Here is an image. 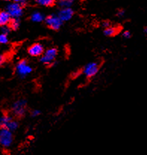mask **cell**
<instances>
[{
	"instance_id": "6da1fadb",
	"label": "cell",
	"mask_w": 147,
	"mask_h": 155,
	"mask_svg": "<svg viewBox=\"0 0 147 155\" xmlns=\"http://www.w3.org/2000/svg\"><path fill=\"white\" fill-rule=\"evenodd\" d=\"M13 134L11 130L5 127L0 129V145L4 148H8L13 143Z\"/></svg>"
},
{
	"instance_id": "7a4b0ae2",
	"label": "cell",
	"mask_w": 147,
	"mask_h": 155,
	"mask_svg": "<svg viewBox=\"0 0 147 155\" xmlns=\"http://www.w3.org/2000/svg\"><path fill=\"white\" fill-rule=\"evenodd\" d=\"M32 71V68L28 64L26 60H22L16 66V72L20 78H25L29 75Z\"/></svg>"
},
{
	"instance_id": "3957f363",
	"label": "cell",
	"mask_w": 147,
	"mask_h": 155,
	"mask_svg": "<svg viewBox=\"0 0 147 155\" xmlns=\"http://www.w3.org/2000/svg\"><path fill=\"white\" fill-rule=\"evenodd\" d=\"M57 55H58V50L56 48L48 49L40 56V62L44 64H46V65H50L54 62Z\"/></svg>"
},
{
	"instance_id": "277c9868",
	"label": "cell",
	"mask_w": 147,
	"mask_h": 155,
	"mask_svg": "<svg viewBox=\"0 0 147 155\" xmlns=\"http://www.w3.org/2000/svg\"><path fill=\"white\" fill-rule=\"evenodd\" d=\"M6 11L10 14L11 18H20L23 14V5L16 2L10 3L7 6Z\"/></svg>"
},
{
	"instance_id": "5b68a950",
	"label": "cell",
	"mask_w": 147,
	"mask_h": 155,
	"mask_svg": "<svg viewBox=\"0 0 147 155\" xmlns=\"http://www.w3.org/2000/svg\"><path fill=\"white\" fill-rule=\"evenodd\" d=\"M27 102L26 100L20 99L14 102L12 105V113L16 116L21 117L26 113Z\"/></svg>"
},
{
	"instance_id": "8992f818",
	"label": "cell",
	"mask_w": 147,
	"mask_h": 155,
	"mask_svg": "<svg viewBox=\"0 0 147 155\" xmlns=\"http://www.w3.org/2000/svg\"><path fill=\"white\" fill-rule=\"evenodd\" d=\"M46 23L50 28L53 30H58L62 26L63 21L58 15L52 14L45 19Z\"/></svg>"
},
{
	"instance_id": "52a82bcc",
	"label": "cell",
	"mask_w": 147,
	"mask_h": 155,
	"mask_svg": "<svg viewBox=\"0 0 147 155\" xmlns=\"http://www.w3.org/2000/svg\"><path fill=\"white\" fill-rule=\"evenodd\" d=\"M99 64L96 61L88 63L85 66L83 69V74L87 77H93L99 72Z\"/></svg>"
},
{
	"instance_id": "ba28073f",
	"label": "cell",
	"mask_w": 147,
	"mask_h": 155,
	"mask_svg": "<svg viewBox=\"0 0 147 155\" xmlns=\"http://www.w3.org/2000/svg\"><path fill=\"white\" fill-rule=\"evenodd\" d=\"M28 54L33 57L41 56L44 52L43 46L40 43H36L28 48Z\"/></svg>"
},
{
	"instance_id": "9c48e42d",
	"label": "cell",
	"mask_w": 147,
	"mask_h": 155,
	"mask_svg": "<svg viewBox=\"0 0 147 155\" xmlns=\"http://www.w3.org/2000/svg\"><path fill=\"white\" fill-rule=\"evenodd\" d=\"M74 14V12L70 7L69 8H62L59 11L57 15L59 17V18L62 20L63 22L68 21L72 17Z\"/></svg>"
},
{
	"instance_id": "30bf717a",
	"label": "cell",
	"mask_w": 147,
	"mask_h": 155,
	"mask_svg": "<svg viewBox=\"0 0 147 155\" xmlns=\"http://www.w3.org/2000/svg\"><path fill=\"white\" fill-rule=\"evenodd\" d=\"M11 20V17L10 14L8 13L7 11L0 12V26L8 25Z\"/></svg>"
},
{
	"instance_id": "8fae6325",
	"label": "cell",
	"mask_w": 147,
	"mask_h": 155,
	"mask_svg": "<svg viewBox=\"0 0 147 155\" xmlns=\"http://www.w3.org/2000/svg\"><path fill=\"white\" fill-rule=\"evenodd\" d=\"M44 19V16L39 12H34L31 16V20L34 23H40L43 21Z\"/></svg>"
},
{
	"instance_id": "7c38bea8",
	"label": "cell",
	"mask_w": 147,
	"mask_h": 155,
	"mask_svg": "<svg viewBox=\"0 0 147 155\" xmlns=\"http://www.w3.org/2000/svg\"><path fill=\"white\" fill-rule=\"evenodd\" d=\"M18 127H19L18 122H17V121H15V120L11 119L8 123L7 126H6L5 128H7V129H8L9 130L13 132V131H15L16 130H17Z\"/></svg>"
},
{
	"instance_id": "4fadbf2b",
	"label": "cell",
	"mask_w": 147,
	"mask_h": 155,
	"mask_svg": "<svg viewBox=\"0 0 147 155\" xmlns=\"http://www.w3.org/2000/svg\"><path fill=\"white\" fill-rule=\"evenodd\" d=\"M12 119V118L9 115H5L0 117V127H5L7 126L8 123Z\"/></svg>"
},
{
	"instance_id": "5bb4252c",
	"label": "cell",
	"mask_w": 147,
	"mask_h": 155,
	"mask_svg": "<svg viewBox=\"0 0 147 155\" xmlns=\"http://www.w3.org/2000/svg\"><path fill=\"white\" fill-rule=\"evenodd\" d=\"M118 32V29L115 27H111V26H109V27L106 28L104 31V33L106 36L108 37H111V36L115 35Z\"/></svg>"
},
{
	"instance_id": "9a60e30c",
	"label": "cell",
	"mask_w": 147,
	"mask_h": 155,
	"mask_svg": "<svg viewBox=\"0 0 147 155\" xmlns=\"http://www.w3.org/2000/svg\"><path fill=\"white\" fill-rule=\"evenodd\" d=\"M9 24H10L11 28H12V29H14V30L18 29L19 27H20V19L19 18H11V20Z\"/></svg>"
},
{
	"instance_id": "2e32d148",
	"label": "cell",
	"mask_w": 147,
	"mask_h": 155,
	"mask_svg": "<svg viewBox=\"0 0 147 155\" xmlns=\"http://www.w3.org/2000/svg\"><path fill=\"white\" fill-rule=\"evenodd\" d=\"M73 3V0H59L58 5L60 7L62 8H69Z\"/></svg>"
},
{
	"instance_id": "e0dca14e",
	"label": "cell",
	"mask_w": 147,
	"mask_h": 155,
	"mask_svg": "<svg viewBox=\"0 0 147 155\" xmlns=\"http://www.w3.org/2000/svg\"><path fill=\"white\" fill-rule=\"evenodd\" d=\"M35 1L40 5L46 6V7L52 6L55 3V0H35Z\"/></svg>"
},
{
	"instance_id": "ac0fdd59",
	"label": "cell",
	"mask_w": 147,
	"mask_h": 155,
	"mask_svg": "<svg viewBox=\"0 0 147 155\" xmlns=\"http://www.w3.org/2000/svg\"><path fill=\"white\" fill-rule=\"evenodd\" d=\"M8 42V35H5L1 33L0 34V44H6Z\"/></svg>"
},
{
	"instance_id": "d6986e66",
	"label": "cell",
	"mask_w": 147,
	"mask_h": 155,
	"mask_svg": "<svg viewBox=\"0 0 147 155\" xmlns=\"http://www.w3.org/2000/svg\"><path fill=\"white\" fill-rule=\"evenodd\" d=\"M11 29V28L10 26H8V25L1 26V31H2V34L8 35V33H10Z\"/></svg>"
},
{
	"instance_id": "ffe728a7",
	"label": "cell",
	"mask_w": 147,
	"mask_h": 155,
	"mask_svg": "<svg viewBox=\"0 0 147 155\" xmlns=\"http://www.w3.org/2000/svg\"><path fill=\"white\" fill-rule=\"evenodd\" d=\"M40 115V111L38 110H33L31 113V116L32 117H37Z\"/></svg>"
},
{
	"instance_id": "44dd1931",
	"label": "cell",
	"mask_w": 147,
	"mask_h": 155,
	"mask_svg": "<svg viewBox=\"0 0 147 155\" xmlns=\"http://www.w3.org/2000/svg\"><path fill=\"white\" fill-rule=\"evenodd\" d=\"M123 36L125 38H130L132 35H131V32L129 31H126L123 32Z\"/></svg>"
},
{
	"instance_id": "7402d4cb",
	"label": "cell",
	"mask_w": 147,
	"mask_h": 155,
	"mask_svg": "<svg viewBox=\"0 0 147 155\" xmlns=\"http://www.w3.org/2000/svg\"><path fill=\"white\" fill-rule=\"evenodd\" d=\"M5 56L4 55H0V66L2 65L5 62Z\"/></svg>"
},
{
	"instance_id": "603a6c76",
	"label": "cell",
	"mask_w": 147,
	"mask_h": 155,
	"mask_svg": "<svg viewBox=\"0 0 147 155\" xmlns=\"http://www.w3.org/2000/svg\"><path fill=\"white\" fill-rule=\"evenodd\" d=\"M102 26H103L105 28H106L107 27H109V26H110V24L108 21H105L102 23Z\"/></svg>"
},
{
	"instance_id": "cb8c5ba5",
	"label": "cell",
	"mask_w": 147,
	"mask_h": 155,
	"mask_svg": "<svg viewBox=\"0 0 147 155\" xmlns=\"http://www.w3.org/2000/svg\"><path fill=\"white\" fill-rule=\"evenodd\" d=\"M27 1H28V0H14V2H16L17 3H20L22 5H23V4H25Z\"/></svg>"
},
{
	"instance_id": "d4e9b609",
	"label": "cell",
	"mask_w": 147,
	"mask_h": 155,
	"mask_svg": "<svg viewBox=\"0 0 147 155\" xmlns=\"http://www.w3.org/2000/svg\"><path fill=\"white\" fill-rule=\"evenodd\" d=\"M124 14H125V12L123 10H120V11H119V12H117L118 17H123V16H124Z\"/></svg>"
},
{
	"instance_id": "484cf974",
	"label": "cell",
	"mask_w": 147,
	"mask_h": 155,
	"mask_svg": "<svg viewBox=\"0 0 147 155\" xmlns=\"http://www.w3.org/2000/svg\"><path fill=\"white\" fill-rule=\"evenodd\" d=\"M4 1H11V0H4Z\"/></svg>"
},
{
	"instance_id": "4316f807",
	"label": "cell",
	"mask_w": 147,
	"mask_h": 155,
	"mask_svg": "<svg viewBox=\"0 0 147 155\" xmlns=\"http://www.w3.org/2000/svg\"><path fill=\"white\" fill-rule=\"evenodd\" d=\"M73 1H74V0H73Z\"/></svg>"
}]
</instances>
